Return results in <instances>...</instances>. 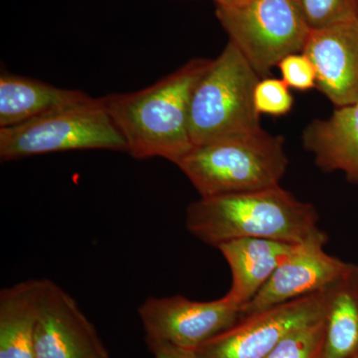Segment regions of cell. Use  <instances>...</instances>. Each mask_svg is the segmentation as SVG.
I'll list each match as a JSON object with an SVG mask.
<instances>
[{
  "mask_svg": "<svg viewBox=\"0 0 358 358\" xmlns=\"http://www.w3.org/2000/svg\"><path fill=\"white\" fill-rule=\"evenodd\" d=\"M212 61L193 58L148 88L103 96L134 159L162 157L176 164L194 148L190 103Z\"/></svg>",
  "mask_w": 358,
  "mask_h": 358,
  "instance_id": "cell-1",
  "label": "cell"
},
{
  "mask_svg": "<svg viewBox=\"0 0 358 358\" xmlns=\"http://www.w3.org/2000/svg\"><path fill=\"white\" fill-rule=\"evenodd\" d=\"M313 204L281 185L257 192L201 197L186 209V229L209 246L245 238L291 244L329 241Z\"/></svg>",
  "mask_w": 358,
  "mask_h": 358,
  "instance_id": "cell-2",
  "label": "cell"
},
{
  "mask_svg": "<svg viewBox=\"0 0 358 358\" xmlns=\"http://www.w3.org/2000/svg\"><path fill=\"white\" fill-rule=\"evenodd\" d=\"M288 164L285 138L262 129L194 147L176 166L212 197L279 186Z\"/></svg>",
  "mask_w": 358,
  "mask_h": 358,
  "instance_id": "cell-3",
  "label": "cell"
},
{
  "mask_svg": "<svg viewBox=\"0 0 358 358\" xmlns=\"http://www.w3.org/2000/svg\"><path fill=\"white\" fill-rule=\"evenodd\" d=\"M261 77L228 41L193 93L189 134L194 147L262 129L254 105Z\"/></svg>",
  "mask_w": 358,
  "mask_h": 358,
  "instance_id": "cell-4",
  "label": "cell"
},
{
  "mask_svg": "<svg viewBox=\"0 0 358 358\" xmlns=\"http://www.w3.org/2000/svg\"><path fill=\"white\" fill-rule=\"evenodd\" d=\"M86 150L129 152L102 98L18 126L0 128V159L4 162Z\"/></svg>",
  "mask_w": 358,
  "mask_h": 358,
  "instance_id": "cell-5",
  "label": "cell"
},
{
  "mask_svg": "<svg viewBox=\"0 0 358 358\" xmlns=\"http://www.w3.org/2000/svg\"><path fill=\"white\" fill-rule=\"evenodd\" d=\"M216 17L261 78L287 56L303 52L310 32L296 0L216 4Z\"/></svg>",
  "mask_w": 358,
  "mask_h": 358,
  "instance_id": "cell-6",
  "label": "cell"
},
{
  "mask_svg": "<svg viewBox=\"0 0 358 358\" xmlns=\"http://www.w3.org/2000/svg\"><path fill=\"white\" fill-rule=\"evenodd\" d=\"M138 315L145 339L164 341L194 352L241 320V308L229 296L210 301L182 296H150L141 303Z\"/></svg>",
  "mask_w": 358,
  "mask_h": 358,
  "instance_id": "cell-7",
  "label": "cell"
},
{
  "mask_svg": "<svg viewBox=\"0 0 358 358\" xmlns=\"http://www.w3.org/2000/svg\"><path fill=\"white\" fill-rule=\"evenodd\" d=\"M322 315V291L244 317L194 350V358H265L289 334Z\"/></svg>",
  "mask_w": 358,
  "mask_h": 358,
  "instance_id": "cell-8",
  "label": "cell"
},
{
  "mask_svg": "<svg viewBox=\"0 0 358 358\" xmlns=\"http://www.w3.org/2000/svg\"><path fill=\"white\" fill-rule=\"evenodd\" d=\"M34 348L36 358H110L77 301L50 280H40Z\"/></svg>",
  "mask_w": 358,
  "mask_h": 358,
  "instance_id": "cell-9",
  "label": "cell"
},
{
  "mask_svg": "<svg viewBox=\"0 0 358 358\" xmlns=\"http://www.w3.org/2000/svg\"><path fill=\"white\" fill-rule=\"evenodd\" d=\"M327 243V241L317 240L296 245L267 284L253 300L242 308V319L319 293L345 275L352 263L345 262L327 254L324 251Z\"/></svg>",
  "mask_w": 358,
  "mask_h": 358,
  "instance_id": "cell-10",
  "label": "cell"
},
{
  "mask_svg": "<svg viewBox=\"0 0 358 358\" xmlns=\"http://www.w3.org/2000/svg\"><path fill=\"white\" fill-rule=\"evenodd\" d=\"M317 89L336 107L358 102V18L310 30L303 47Z\"/></svg>",
  "mask_w": 358,
  "mask_h": 358,
  "instance_id": "cell-11",
  "label": "cell"
},
{
  "mask_svg": "<svg viewBox=\"0 0 358 358\" xmlns=\"http://www.w3.org/2000/svg\"><path fill=\"white\" fill-rule=\"evenodd\" d=\"M303 145L322 171H341L350 182L358 183V102L308 124Z\"/></svg>",
  "mask_w": 358,
  "mask_h": 358,
  "instance_id": "cell-12",
  "label": "cell"
},
{
  "mask_svg": "<svg viewBox=\"0 0 358 358\" xmlns=\"http://www.w3.org/2000/svg\"><path fill=\"white\" fill-rule=\"evenodd\" d=\"M296 245L298 244L258 238H245L221 244L217 249L232 274V285L226 296L242 310L267 284Z\"/></svg>",
  "mask_w": 358,
  "mask_h": 358,
  "instance_id": "cell-13",
  "label": "cell"
},
{
  "mask_svg": "<svg viewBox=\"0 0 358 358\" xmlns=\"http://www.w3.org/2000/svg\"><path fill=\"white\" fill-rule=\"evenodd\" d=\"M94 100L80 90L58 88L31 78L2 72L0 128L18 126Z\"/></svg>",
  "mask_w": 358,
  "mask_h": 358,
  "instance_id": "cell-14",
  "label": "cell"
},
{
  "mask_svg": "<svg viewBox=\"0 0 358 358\" xmlns=\"http://www.w3.org/2000/svg\"><path fill=\"white\" fill-rule=\"evenodd\" d=\"M322 358H358V264L322 291Z\"/></svg>",
  "mask_w": 358,
  "mask_h": 358,
  "instance_id": "cell-15",
  "label": "cell"
},
{
  "mask_svg": "<svg viewBox=\"0 0 358 358\" xmlns=\"http://www.w3.org/2000/svg\"><path fill=\"white\" fill-rule=\"evenodd\" d=\"M40 280H27L0 293V358H36L35 322Z\"/></svg>",
  "mask_w": 358,
  "mask_h": 358,
  "instance_id": "cell-16",
  "label": "cell"
},
{
  "mask_svg": "<svg viewBox=\"0 0 358 358\" xmlns=\"http://www.w3.org/2000/svg\"><path fill=\"white\" fill-rule=\"evenodd\" d=\"M324 343V320L296 329L282 339L265 358H322Z\"/></svg>",
  "mask_w": 358,
  "mask_h": 358,
  "instance_id": "cell-17",
  "label": "cell"
},
{
  "mask_svg": "<svg viewBox=\"0 0 358 358\" xmlns=\"http://www.w3.org/2000/svg\"><path fill=\"white\" fill-rule=\"evenodd\" d=\"M310 30L358 18V0H296Z\"/></svg>",
  "mask_w": 358,
  "mask_h": 358,
  "instance_id": "cell-18",
  "label": "cell"
},
{
  "mask_svg": "<svg viewBox=\"0 0 358 358\" xmlns=\"http://www.w3.org/2000/svg\"><path fill=\"white\" fill-rule=\"evenodd\" d=\"M294 96L288 85L277 78H261L254 91V105L260 115L281 117L294 107Z\"/></svg>",
  "mask_w": 358,
  "mask_h": 358,
  "instance_id": "cell-19",
  "label": "cell"
},
{
  "mask_svg": "<svg viewBox=\"0 0 358 358\" xmlns=\"http://www.w3.org/2000/svg\"><path fill=\"white\" fill-rule=\"evenodd\" d=\"M282 80L289 89L308 91L317 88V72L310 59L305 53L291 54L277 66Z\"/></svg>",
  "mask_w": 358,
  "mask_h": 358,
  "instance_id": "cell-20",
  "label": "cell"
},
{
  "mask_svg": "<svg viewBox=\"0 0 358 358\" xmlns=\"http://www.w3.org/2000/svg\"><path fill=\"white\" fill-rule=\"evenodd\" d=\"M148 348L155 358H194L192 350H183L164 341L145 339Z\"/></svg>",
  "mask_w": 358,
  "mask_h": 358,
  "instance_id": "cell-21",
  "label": "cell"
},
{
  "mask_svg": "<svg viewBox=\"0 0 358 358\" xmlns=\"http://www.w3.org/2000/svg\"><path fill=\"white\" fill-rule=\"evenodd\" d=\"M242 1V0H217L216 4H221V6H227V4L237 3V2Z\"/></svg>",
  "mask_w": 358,
  "mask_h": 358,
  "instance_id": "cell-22",
  "label": "cell"
},
{
  "mask_svg": "<svg viewBox=\"0 0 358 358\" xmlns=\"http://www.w3.org/2000/svg\"><path fill=\"white\" fill-rule=\"evenodd\" d=\"M214 1H215V2H216V1H217V0H214Z\"/></svg>",
  "mask_w": 358,
  "mask_h": 358,
  "instance_id": "cell-23",
  "label": "cell"
}]
</instances>
